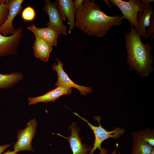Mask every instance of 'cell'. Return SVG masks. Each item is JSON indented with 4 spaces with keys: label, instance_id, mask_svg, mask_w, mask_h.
<instances>
[{
    "label": "cell",
    "instance_id": "12",
    "mask_svg": "<svg viewBox=\"0 0 154 154\" xmlns=\"http://www.w3.org/2000/svg\"><path fill=\"white\" fill-rule=\"evenodd\" d=\"M72 88L60 86L55 89L46 92L44 94L37 97L28 98L29 105L33 104L40 102L46 103L55 102L59 98L64 95H68L72 92Z\"/></svg>",
    "mask_w": 154,
    "mask_h": 154
},
{
    "label": "cell",
    "instance_id": "20",
    "mask_svg": "<svg viewBox=\"0 0 154 154\" xmlns=\"http://www.w3.org/2000/svg\"><path fill=\"white\" fill-rule=\"evenodd\" d=\"M5 1L0 5V27L5 21L9 13V9Z\"/></svg>",
    "mask_w": 154,
    "mask_h": 154
},
{
    "label": "cell",
    "instance_id": "16",
    "mask_svg": "<svg viewBox=\"0 0 154 154\" xmlns=\"http://www.w3.org/2000/svg\"><path fill=\"white\" fill-rule=\"evenodd\" d=\"M23 78L22 73L19 72L9 74H0V88H11L21 80Z\"/></svg>",
    "mask_w": 154,
    "mask_h": 154
},
{
    "label": "cell",
    "instance_id": "4",
    "mask_svg": "<svg viewBox=\"0 0 154 154\" xmlns=\"http://www.w3.org/2000/svg\"><path fill=\"white\" fill-rule=\"evenodd\" d=\"M112 5L117 7L122 12L123 19H127L131 25L136 30L138 27L137 16L138 13L143 12L145 5L141 0H129L125 1L121 0H109Z\"/></svg>",
    "mask_w": 154,
    "mask_h": 154
},
{
    "label": "cell",
    "instance_id": "18",
    "mask_svg": "<svg viewBox=\"0 0 154 154\" xmlns=\"http://www.w3.org/2000/svg\"><path fill=\"white\" fill-rule=\"evenodd\" d=\"M132 137L137 138L149 143L154 147V130L147 128L132 132Z\"/></svg>",
    "mask_w": 154,
    "mask_h": 154
},
{
    "label": "cell",
    "instance_id": "11",
    "mask_svg": "<svg viewBox=\"0 0 154 154\" xmlns=\"http://www.w3.org/2000/svg\"><path fill=\"white\" fill-rule=\"evenodd\" d=\"M27 29L33 33L36 38L43 40L52 46H57V39L61 34L59 31L54 27L38 28L33 24L28 26Z\"/></svg>",
    "mask_w": 154,
    "mask_h": 154
},
{
    "label": "cell",
    "instance_id": "21",
    "mask_svg": "<svg viewBox=\"0 0 154 154\" xmlns=\"http://www.w3.org/2000/svg\"><path fill=\"white\" fill-rule=\"evenodd\" d=\"M154 15L152 16L149 25L147 27L146 32L147 34L150 37H151V40L154 39Z\"/></svg>",
    "mask_w": 154,
    "mask_h": 154
},
{
    "label": "cell",
    "instance_id": "15",
    "mask_svg": "<svg viewBox=\"0 0 154 154\" xmlns=\"http://www.w3.org/2000/svg\"><path fill=\"white\" fill-rule=\"evenodd\" d=\"M52 46L43 40L36 38L33 45L34 55L42 61L47 62Z\"/></svg>",
    "mask_w": 154,
    "mask_h": 154
},
{
    "label": "cell",
    "instance_id": "8",
    "mask_svg": "<svg viewBox=\"0 0 154 154\" xmlns=\"http://www.w3.org/2000/svg\"><path fill=\"white\" fill-rule=\"evenodd\" d=\"M71 134L69 137H65L60 134H57L67 140L69 143L72 154H88L87 152L91 151L93 146L88 145L82 143V139L80 137V129L77 123H72L69 127Z\"/></svg>",
    "mask_w": 154,
    "mask_h": 154
},
{
    "label": "cell",
    "instance_id": "26",
    "mask_svg": "<svg viewBox=\"0 0 154 154\" xmlns=\"http://www.w3.org/2000/svg\"><path fill=\"white\" fill-rule=\"evenodd\" d=\"M118 146V144L117 143L116 144V148L115 150H114L112 152V154H120V153L119 152L118 154H117L116 153V151L117 149V147Z\"/></svg>",
    "mask_w": 154,
    "mask_h": 154
},
{
    "label": "cell",
    "instance_id": "1",
    "mask_svg": "<svg viewBox=\"0 0 154 154\" xmlns=\"http://www.w3.org/2000/svg\"><path fill=\"white\" fill-rule=\"evenodd\" d=\"M75 26L89 36L102 37L113 26H120L122 16H110L102 11L94 1L83 0L76 11Z\"/></svg>",
    "mask_w": 154,
    "mask_h": 154
},
{
    "label": "cell",
    "instance_id": "3",
    "mask_svg": "<svg viewBox=\"0 0 154 154\" xmlns=\"http://www.w3.org/2000/svg\"><path fill=\"white\" fill-rule=\"evenodd\" d=\"M74 114L85 121L92 130L94 134L95 140L94 141L93 147L89 153V154H93L94 151L98 148L100 151V154H108L109 151L105 148L101 147V144L105 140L110 138L114 139H119L125 133V130L123 128L118 127H115L112 131H108L104 129L101 125L100 121V116L94 117V119L99 123L98 126H94L91 124L85 118L82 117L78 114L73 112Z\"/></svg>",
    "mask_w": 154,
    "mask_h": 154
},
{
    "label": "cell",
    "instance_id": "14",
    "mask_svg": "<svg viewBox=\"0 0 154 154\" xmlns=\"http://www.w3.org/2000/svg\"><path fill=\"white\" fill-rule=\"evenodd\" d=\"M145 6L144 11L137 14L138 27L136 30L137 33L142 38H148L149 37L145 29L149 25L151 17L154 14V11L150 3L145 5Z\"/></svg>",
    "mask_w": 154,
    "mask_h": 154
},
{
    "label": "cell",
    "instance_id": "6",
    "mask_svg": "<svg viewBox=\"0 0 154 154\" xmlns=\"http://www.w3.org/2000/svg\"><path fill=\"white\" fill-rule=\"evenodd\" d=\"M56 60L58 64L54 63L52 67V70L55 71L58 75L57 80L55 84V87L62 86L70 88H74L78 89L81 95L84 96L92 92V87L78 85L71 80L63 69L62 66L64 64L59 59L56 58Z\"/></svg>",
    "mask_w": 154,
    "mask_h": 154
},
{
    "label": "cell",
    "instance_id": "29",
    "mask_svg": "<svg viewBox=\"0 0 154 154\" xmlns=\"http://www.w3.org/2000/svg\"><path fill=\"white\" fill-rule=\"evenodd\" d=\"M150 154H154V147L153 148Z\"/></svg>",
    "mask_w": 154,
    "mask_h": 154
},
{
    "label": "cell",
    "instance_id": "13",
    "mask_svg": "<svg viewBox=\"0 0 154 154\" xmlns=\"http://www.w3.org/2000/svg\"><path fill=\"white\" fill-rule=\"evenodd\" d=\"M56 3L58 11L63 20H65L66 19L68 21L69 25L68 33L70 34L75 26L76 13L73 6V1L72 0H57Z\"/></svg>",
    "mask_w": 154,
    "mask_h": 154
},
{
    "label": "cell",
    "instance_id": "10",
    "mask_svg": "<svg viewBox=\"0 0 154 154\" xmlns=\"http://www.w3.org/2000/svg\"><path fill=\"white\" fill-rule=\"evenodd\" d=\"M45 2V4L43 9L49 18L46 25L56 28L61 34L66 35L67 34L66 27L63 23V18L59 13L57 3H52L49 0H46Z\"/></svg>",
    "mask_w": 154,
    "mask_h": 154
},
{
    "label": "cell",
    "instance_id": "23",
    "mask_svg": "<svg viewBox=\"0 0 154 154\" xmlns=\"http://www.w3.org/2000/svg\"><path fill=\"white\" fill-rule=\"evenodd\" d=\"M10 144H7L4 145H0V154H1L7 147L10 146Z\"/></svg>",
    "mask_w": 154,
    "mask_h": 154
},
{
    "label": "cell",
    "instance_id": "24",
    "mask_svg": "<svg viewBox=\"0 0 154 154\" xmlns=\"http://www.w3.org/2000/svg\"><path fill=\"white\" fill-rule=\"evenodd\" d=\"M17 152L15 151L14 150L13 151H11L10 150L5 152L3 154H17Z\"/></svg>",
    "mask_w": 154,
    "mask_h": 154
},
{
    "label": "cell",
    "instance_id": "28",
    "mask_svg": "<svg viewBox=\"0 0 154 154\" xmlns=\"http://www.w3.org/2000/svg\"><path fill=\"white\" fill-rule=\"evenodd\" d=\"M5 0H0V5H1L3 2H5Z\"/></svg>",
    "mask_w": 154,
    "mask_h": 154
},
{
    "label": "cell",
    "instance_id": "9",
    "mask_svg": "<svg viewBox=\"0 0 154 154\" xmlns=\"http://www.w3.org/2000/svg\"><path fill=\"white\" fill-rule=\"evenodd\" d=\"M23 0H6L5 3L9 9L7 19L4 23L0 27V33L4 36L13 34L16 29L13 25L14 18L20 14L22 9Z\"/></svg>",
    "mask_w": 154,
    "mask_h": 154
},
{
    "label": "cell",
    "instance_id": "27",
    "mask_svg": "<svg viewBox=\"0 0 154 154\" xmlns=\"http://www.w3.org/2000/svg\"><path fill=\"white\" fill-rule=\"evenodd\" d=\"M106 2L107 5L109 7H110L112 6V5L111 4H110V2L109 0H104Z\"/></svg>",
    "mask_w": 154,
    "mask_h": 154
},
{
    "label": "cell",
    "instance_id": "19",
    "mask_svg": "<svg viewBox=\"0 0 154 154\" xmlns=\"http://www.w3.org/2000/svg\"><path fill=\"white\" fill-rule=\"evenodd\" d=\"M36 13L34 9L31 7L28 6L23 10L21 14L22 19L26 21H32L35 19Z\"/></svg>",
    "mask_w": 154,
    "mask_h": 154
},
{
    "label": "cell",
    "instance_id": "2",
    "mask_svg": "<svg viewBox=\"0 0 154 154\" xmlns=\"http://www.w3.org/2000/svg\"><path fill=\"white\" fill-rule=\"evenodd\" d=\"M127 63L130 70H136L141 77H147L153 71L152 48L148 42L143 44L136 30L131 25V30L125 34Z\"/></svg>",
    "mask_w": 154,
    "mask_h": 154
},
{
    "label": "cell",
    "instance_id": "5",
    "mask_svg": "<svg viewBox=\"0 0 154 154\" xmlns=\"http://www.w3.org/2000/svg\"><path fill=\"white\" fill-rule=\"evenodd\" d=\"M37 125L36 119H31L27 122L25 128L18 131V140L14 145V150L17 152L24 150L34 151L31 142L36 132Z\"/></svg>",
    "mask_w": 154,
    "mask_h": 154
},
{
    "label": "cell",
    "instance_id": "22",
    "mask_svg": "<svg viewBox=\"0 0 154 154\" xmlns=\"http://www.w3.org/2000/svg\"><path fill=\"white\" fill-rule=\"evenodd\" d=\"M83 1V0H75L73 2V6L76 12L81 6Z\"/></svg>",
    "mask_w": 154,
    "mask_h": 154
},
{
    "label": "cell",
    "instance_id": "17",
    "mask_svg": "<svg viewBox=\"0 0 154 154\" xmlns=\"http://www.w3.org/2000/svg\"><path fill=\"white\" fill-rule=\"evenodd\" d=\"M131 154H150L154 147L137 138L132 137Z\"/></svg>",
    "mask_w": 154,
    "mask_h": 154
},
{
    "label": "cell",
    "instance_id": "25",
    "mask_svg": "<svg viewBox=\"0 0 154 154\" xmlns=\"http://www.w3.org/2000/svg\"><path fill=\"white\" fill-rule=\"evenodd\" d=\"M141 1L143 2V3L145 5L151 2H153V0H141Z\"/></svg>",
    "mask_w": 154,
    "mask_h": 154
},
{
    "label": "cell",
    "instance_id": "7",
    "mask_svg": "<svg viewBox=\"0 0 154 154\" xmlns=\"http://www.w3.org/2000/svg\"><path fill=\"white\" fill-rule=\"evenodd\" d=\"M23 35L22 27L16 29L14 33L9 36H4L0 33V58L14 54Z\"/></svg>",
    "mask_w": 154,
    "mask_h": 154
}]
</instances>
